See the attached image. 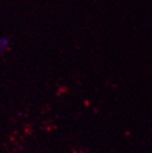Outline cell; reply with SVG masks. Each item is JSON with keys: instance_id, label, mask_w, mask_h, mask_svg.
Returning <instances> with one entry per match:
<instances>
[{"instance_id": "1", "label": "cell", "mask_w": 152, "mask_h": 153, "mask_svg": "<svg viewBox=\"0 0 152 153\" xmlns=\"http://www.w3.org/2000/svg\"><path fill=\"white\" fill-rule=\"evenodd\" d=\"M10 46V38L7 36L0 37V52H3Z\"/></svg>"}]
</instances>
